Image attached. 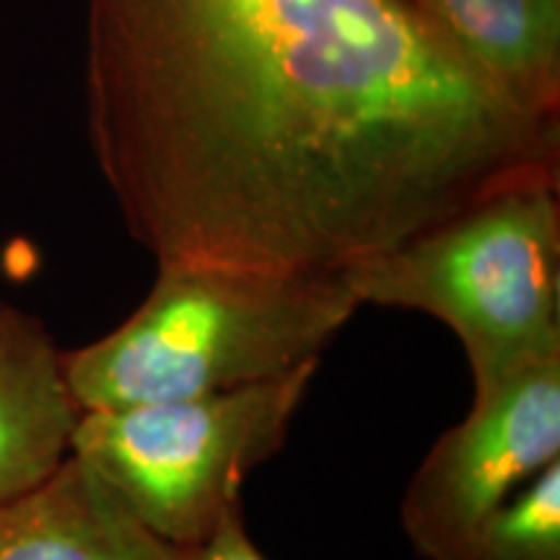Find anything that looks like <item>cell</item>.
I'll return each mask as SVG.
<instances>
[{
    "label": "cell",
    "mask_w": 560,
    "mask_h": 560,
    "mask_svg": "<svg viewBox=\"0 0 560 560\" xmlns=\"http://www.w3.org/2000/svg\"><path fill=\"white\" fill-rule=\"evenodd\" d=\"M560 459V359L472 395L405 488L400 524L423 560H467L482 524Z\"/></svg>",
    "instance_id": "5"
},
{
    "label": "cell",
    "mask_w": 560,
    "mask_h": 560,
    "mask_svg": "<svg viewBox=\"0 0 560 560\" xmlns=\"http://www.w3.org/2000/svg\"><path fill=\"white\" fill-rule=\"evenodd\" d=\"M467 560H560V459L482 524Z\"/></svg>",
    "instance_id": "9"
},
{
    "label": "cell",
    "mask_w": 560,
    "mask_h": 560,
    "mask_svg": "<svg viewBox=\"0 0 560 560\" xmlns=\"http://www.w3.org/2000/svg\"><path fill=\"white\" fill-rule=\"evenodd\" d=\"M0 560H190L138 520L86 459L68 452L52 472L0 503Z\"/></svg>",
    "instance_id": "6"
},
{
    "label": "cell",
    "mask_w": 560,
    "mask_h": 560,
    "mask_svg": "<svg viewBox=\"0 0 560 560\" xmlns=\"http://www.w3.org/2000/svg\"><path fill=\"white\" fill-rule=\"evenodd\" d=\"M86 130L156 268L342 272L560 174L412 0H89Z\"/></svg>",
    "instance_id": "1"
},
{
    "label": "cell",
    "mask_w": 560,
    "mask_h": 560,
    "mask_svg": "<svg viewBox=\"0 0 560 560\" xmlns=\"http://www.w3.org/2000/svg\"><path fill=\"white\" fill-rule=\"evenodd\" d=\"M319 361L249 387L81 412L70 439L145 527L192 550L242 514V488L276 457Z\"/></svg>",
    "instance_id": "4"
},
{
    "label": "cell",
    "mask_w": 560,
    "mask_h": 560,
    "mask_svg": "<svg viewBox=\"0 0 560 560\" xmlns=\"http://www.w3.org/2000/svg\"><path fill=\"white\" fill-rule=\"evenodd\" d=\"M509 107L560 122V0H412Z\"/></svg>",
    "instance_id": "7"
},
{
    "label": "cell",
    "mask_w": 560,
    "mask_h": 560,
    "mask_svg": "<svg viewBox=\"0 0 560 560\" xmlns=\"http://www.w3.org/2000/svg\"><path fill=\"white\" fill-rule=\"evenodd\" d=\"M342 278L359 304L450 327L472 395L560 359V174L490 192Z\"/></svg>",
    "instance_id": "3"
},
{
    "label": "cell",
    "mask_w": 560,
    "mask_h": 560,
    "mask_svg": "<svg viewBox=\"0 0 560 560\" xmlns=\"http://www.w3.org/2000/svg\"><path fill=\"white\" fill-rule=\"evenodd\" d=\"M190 560H268L244 527L242 514L229 516L213 537L190 550Z\"/></svg>",
    "instance_id": "10"
},
{
    "label": "cell",
    "mask_w": 560,
    "mask_h": 560,
    "mask_svg": "<svg viewBox=\"0 0 560 560\" xmlns=\"http://www.w3.org/2000/svg\"><path fill=\"white\" fill-rule=\"evenodd\" d=\"M79 416L50 335L26 312L0 304V503L60 465Z\"/></svg>",
    "instance_id": "8"
},
{
    "label": "cell",
    "mask_w": 560,
    "mask_h": 560,
    "mask_svg": "<svg viewBox=\"0 0 560 560\" xmlns=\"http://www.w3.org/2000/svg\"><path fill=\"white\" fill-rule=\"evenodd\" d=\"M359 306L342 272L156 268L122 325L62 353V374L79 412L249 387L319 361Z\"/></svg>",
    "instance_id": "2"
}]
</instances>
